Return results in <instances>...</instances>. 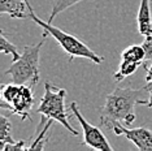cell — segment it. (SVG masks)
Segmentation results:
<instances>
[{
    "mask_svg": "<svg viewBox=\"0 0 152 151\" xmlns=\"http://www.w3.org/2000/svg\"><path fill=\"white\" fill-rule=\"evenodd\" d=\"M148 92L147 87L131 89L118 87L105 97V102L100 108V125L112 130L116 122L131 125L135 120V104L143 100Z\"/></svg>",
    "mask_w": 152,
    "mask_h": 151,
    "instance_id": "6da1fadb",
    "label": "cell"
},
{
    "mask_svg": "<svg viewBox=\"0 0 152 151\" xmlns=\"http://www.w3.org/2000/svg\"><path fill=\"white\" fill-rule=\"evenodd\" d=\"M65 98H66V90L65 89H58L51 82H46L44 84V95L40 99L37 112L42 115L40 122H58L70 134L78 136L79 133L69 122L70 116L66 112Z\"/></svg>",
    "mask_w": 152,
    "mask_h": 151,
    "instance_id": "7a4b0ae2",
    "label": "cell"
},
{
    "mask_svg": "<svg viewBox=\"0 0 152 151\" xmlns=\"http://www.w3.org/2000/svg\"><path fill=\"white\" fill-rule=\"evenodd\" d=\"M29 9H30V18L33 20L37 25H39L46 33H48V35H51L52 38L57 40V43L60 44V47L63 48L65 52L69 55V63L73 61L74 57H85V59L91 60L95 64H102L103 63V57L99 56L98 54H95L87 44H85L82 40H79L77 37L73 34H69L66 32H63L61 29L53 26L52 22L43 21L42 18H39L34 9L31 8L29 3Z\"/></svg>",
    "mask_w": 152,
    "mask_h": 151,
    "instance_id": "3957f363",
    "label": "cell"
},
{
    "mask_svg": "<svg viewBox=\"0 0 152 151\" xmlns=\"http://www.w3.org/2000/svg\"><path fill=\"white\" fill-rule=\"evenodd\" d=\"M48 33H43V39L34 46H25L21 56L13 61L11 67L7 69L5 74L12 77L16 84L27 85L34 87L39 82V56L40 48L43 47Z\"/></svg>",
    "mask_w": 152,
    "mask_h": 151,
    "instance_id": "277c9868",
    "label": "cell"
},
{
    "mask_svg": "<svg viewBox=\"0 0 152 151\" xmlns=\"http://www.w3.org/2000/svg\"><path fill=\"white\" fill-rule=\"evenodd\" d=\"M31 86L21 84L1 85V109H8L13 115H17L21 120L30 119V109L34 106V94Z\"/></svg>",
    "mask_w": 152,
    "mask_h": 151,
    "instance_id": "5b68a950",
    "label": "cell"
},
{
    "mask_svg": "<svg viewBox=\"0 0 152 151\" xmlns=\"http://www.w3.org/2000/svg\"><path fill=\"white\" fill-rule=\"evenodd\" d=\"M69 109L70 113L74 115V117L77 119V121L79 122V125L82 126V132H83V139H82V145L88 146L94 150L99 151H112L113 147L109 145L107 137L102 133L99 126L91 125L90 122L83 117V115L81 113L78 108L77 102H72L69 104Z\"/></svg>",
    "mask_w": 152,
    "mask_h": 151,
    "instance_id": "8992f818",
    "label": "cell"
},
{
    "mask_svg": "<svg viewBox=\"0 0 152 151\" xmlns=\"http://www.w3.org/2000/svg\"><path fill=\"white\" fill-rule=\"evenodd\" d=\"M112 132L116 136H124L134 143L135 147L140 151H152V130L148 128H135L129 129L126 125L116 122L112 128Z\"/></svg>",
    "mask_w": 152,
    "mask_h": 151,
    "instance_id": "52a82bcc",
    "label": "cell"
},
{
    "mask_svg": "<svg viewBox=\"0 0 152 151\" xmlns=\"http://www.w3.org/2000/svg\"><path fill=\"white\" fill-rule=\"evenodd\" d=\"M29 3V0H0V13H7L12 18H30Z\"/></svg>",
    "mask_w": 152,
    "mask_h": 151,
    "instance_id": "ba28073f",
    "label": "cell"
},
{
    "mask_svg": "<svg viewBox=\"0 0 152 151\" xmlns=\"http://www.w3.org/2000/svg\"><path fill=\"white\" fill-rule=\"evenodd\" d=\"M151 3L152 0H140L139 11H138V16H137L138 32L143 37H148L152 34Z\"/></svg>",
    "mask_w": 152,
    "mask_h": 151,
    "instance_id": "9c48e42d",
    "label": "cell"
},
{
    "mask_svg": "<svg viewBox=\"0 0 152 151\" xmlns=\"http://www.w3.org/2000/svg\"><path fill=\"white\" fill-rule=\"evenodd\" d=\"M143 65L142 63H138V61H130V60H121V64L118 67V70L113 74V81L115 82H121L122 80H125L126 77L134 74L137 72V69Z\"/></svg>",
    "mask_w": 152,
    "mask_h": 151,
    "instance_id": "30bf717a",
    "label": "cell"
},
{
    "mask_svg": "<svg viewBox=\"0 0 152 151\" xmlns=\"http://www.w3.org/2000/svg\"><path fill=\"white\" fill-rule=\"evenodd\" d=\"M12 124L5 115H0V150H4L5 145L15 143L17 141L12 137Z\"/></svg>",
    "mask_w": 152,
    "mask_h": 151,
    "instance_id": "8fae6325",
    "label": "cell"
},
{
    "mask_svg": "<svg viewBox=\"0 0 152 151\" xmlns=\"http://www.w3.org/2000/svg\"><path fill=\"white\" fill-rule=\"evenodd\" d=\"M121 59L124 60H130V61H138V63L144 64L146 59V51L142 44H133L129 46L121 52Z\"/></svg>",
    "mask_w": 152,
    "mask_h": 151,
    "instance_id": "7c38bea8",
    "label": "cell"
},
{
    "mask_svg": "<svg viewBox=\"0 0 152 151\" xmlns=\"http://www.w3.org/2000/svg\"><path fill=\"white\" fill-rule=\"evenodd\" d=\"M0 51H1L3 54L11 55L13 61H16L20 56H21V55L18 54V51H17V47L7 39L4 32H0Z\"/></svg>",
    "mask_w": 152,
    "mask_h": 151,
    "instance_id": "4fadbf2b",
    "label": "cell"
},
{
    "mask_svg": "<svg viewBox=\"0 0 152 151\" xmlns=\"http://www.w3.org/2000/svg\"><path fill=\"white\" fill-rule=\"evenodd\" d=\"M81 1H83V0H56L53 4L52 12H51V15H50V18H48V22H52L57 15H60L65 9L70 8V7H73L77 4V3H81Z\"/></svg>",
    "mask_w": 152,
    "mask_h": 151,
    "instance_id": "5bb4252c",
    "label": "cell"
},
{
    "mask_svg": "<svg viewBox=\"0 0 152 151\" xmlns=\"http://www.w3.org/2000/svg\"><path fill=\"white\" fill-rule=\"evenodd\" d=\"M142 46L144 47L146 51V59H144V67H148V64L152 63V34L148 37H144V40L142 43Z\"/></svg>",
    "mask_w": 152,
    "mask_h": 151,
    "instance_id": "9a60e30c",
    "label": "cell"
},
{
    "mask_svg": "<svg viewBox=\"0 0 152 151\" xmlns=\"http://www.w3.org/2000/svg\"><path fill=\"white\" fill-rule=\"evenodd\" d=\"M29 139H22V141H17L15 143H8L5 145L3 151H29L26 146V142Z\"/></svg>",
    "mask_w": 152,
    "mask_h": 151,
    "instance_id": "2e32d148",
    "label": "cell"
},
{
    "mask_svg": "<svg viewBox=\"0 0 152 151\" xmlns=\"http://www.w3.org/2000/svg\"><path fill=\"white\" fill-rule=\"evenodd\" d=\"M147 90H148V98L147 99H143V100H140L138 104L146 106L147 108H152V86L151 87H147Z\"/></svg>",
    "mask_w": 152,
    "mask_h": 151,
    "instance_id": "e0dca14e",
    "label": "cell"
},
{
    "mask_svg": "<svg viewBox=\"0 0 152 151\" xmlns=\"http://www.w3.org/2000/svg\"><path fill=\"white\" fill-rule=\"evenodd\" d=\"M147 69V74H146V87H151L152 86V63L148 64V67L146 68Z\"/></svg>",
    "mask_w": 152,
    "mask_h": 151,
    "instance_id": "ac0fdd59",
    "label": "cell"
}]
</instances>
